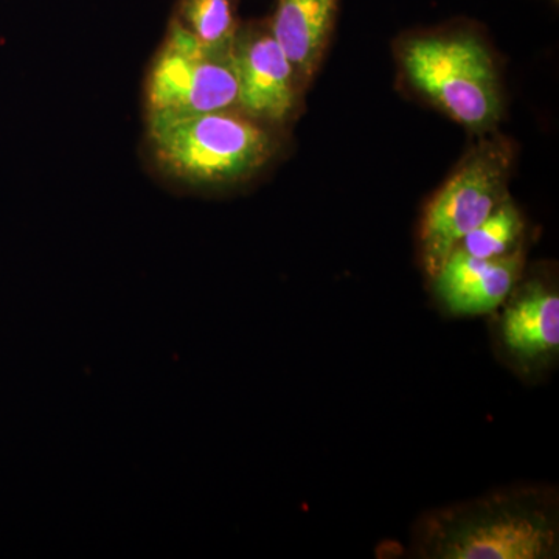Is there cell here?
<instances>
[{"label": "cell", "mask_w": 559, "mask_h": 559, "mask_svg": "<svg viewBox=\"0 0 559 559\" xmlns=\"http://www.w3.org/2000/svg\"><path fill=\"white\" fill-rule=\"evenodd\" d=\"M415 532L419 558H558V495L546 487L500 489L429 511Z\"/></svg>", "instance_id": "obj_1"}, {"label": "cell", "mask_w": 559, "mask_h": 559, "mask_svg": "<svg viewBox=\"0 0 559 559\" xmlns=\"http://www.w3.org/2000/svg\"><path fill=\"white\" fill-rule=\"evenodd\" d=\"M238 109L261 123H285L297 105L300 83L272 35L270 20L241 22L231 44Z\"/></svg>", "instance_id": "obj_6"}, {"label": "cell", "mask_w": 559, "mask_h": 559, "mask_svg": "<svg viewBox=\"0 0 559 559\" xmlns=\"http://www.w3.org/2000/svg\"><path fill=\"white\" fill-rule=\"evenodd\" d=\"M337 0H277L272 35L285 51L300 86L314 75L329 44Z\"/></svg>", "instance_id": "obj_9"}, {"label": "cell", "mask_w": 559, "mask_h": 559, "mask_svg": "<svg viewBox=\"0 0 559 559\" xmlns=\"http://www.w3.org/2000/svg\"><path fill=\"white\" fill-rule=\"evenodd\" d=\"M271 128L240 109L146 120V151L156 171L176 186H237L274 159L278 142Z\"/></svg>", "instance_id": "obj_2"}, {"label": "cell", "mask_w": 559, "mask_h": 559, "mask_svg": "<svg viewBox=\"0 0 559 559\" xmlns=\"http://www.w3.org/2000/svg\"><path fill=\"white\" fill-rule=\"evenodd\" d=\"M403 69L421 94L469 130L491 128L502 110L498 73L469 33L421 36L404 44Z\"/></svg>", "instance_id": "obj_3"}, {"label": "cell", "mask_w": 559, "mask_h": 559, "mask_svg": "<svg viewBox=\"0 0 559 559\" xmlns=\"http://www.w3.org/2000/svg\"><path fill=\"white\" fill-rule=\"evenodd\" d=\"M510 160L507 151L488 148L469 157L423 216L419 240L430 278L460 241L491 215L507 197Z\"/></svg>", "instance_id": "obj_5"}, {"label": "cell", "mask_w": 559, "mask_h": 559, "mask_svg": "<svg viewBox=\"0 0 559 559\" xmlns=\"http://www.w3.org/2000/svg\"><path fill=\"white\" fill-rule=\"evenodd\" d=\"M522 270L520 250L499 259H479L455 248L433 275V289L451 314H489L509 299Z\"/></svg>", "instance_id": "obj_7"}, {"label": "cell", "mask_w": 559, "mask_h": 559, "mask_svg": "<svg viewBox=\"0 0 559 559\" xmlns=\"http://www.w3.org/2000/svg\"><path fill=\"white\" fill-rule=\"evenodd\" d=\"M500 316V342L525 371L550 366L559 355V296L540 280L514 288Z\"/></svg>", "instance_id": "obj_8"}, {"label": "cell", "mask_w": 559, "mask_h": 559, "mask_svg": "<svg viewBox=\"0 0 559 559\" xmlns=\"http://www.w3.org/2000/svg\"><path fill=\"white\" fill-rule=\"evenodd\" d=\"M238 109L231 50L202 46L175 20L168 24L145 83V120Z\"/></svg>", "instance_id": "obj_4"}, {"label": "cell", "mask_w": 559, "mask_h": 559, "mask_svg": "<svg viewBox=\"0 0 559 559\" xmlns=\"http://www.w3.org/2000/svg\"><path fill=\"white\" fill-rule=\"evenodd\" d=\"M238 7L240 0H178L171 20L202 46L231 50L241 24Z\"/></svg>", "instance_id": "obj_10"}, {"label": "cell", "mask_w": 559, "mask_h": 559, "mask_svg": "<svg viewBox=\"0 0 559 559\" xmlns=\"http://www.w3.org/2000/svg\"><path fill=\"white\" fill-rule=\"evenodd\" d=\"M522 231L524 223L520 210L506 198L487 219L460 241L459 249L479 259H499L516 250Z\"/></svg>", "instance_id": "obj_11"}]
</instances>
